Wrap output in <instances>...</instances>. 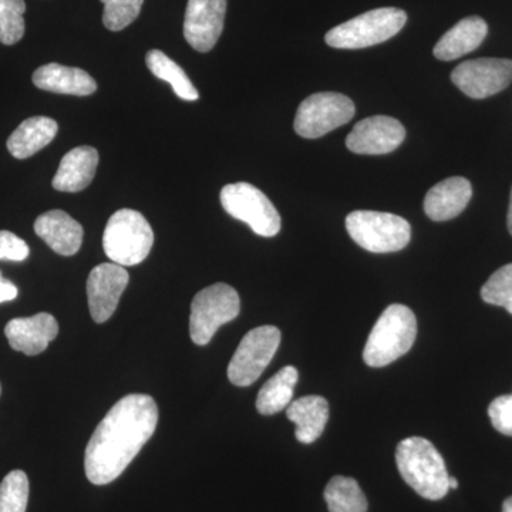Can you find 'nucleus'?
Listing matches in <instances>:
<instances>
[{"mask_svg": "<svg viewBox=\"0 0 512 512\" xmlns=\"http://www.w3.org/2000/svg\"><path fill=\"white\" fill-rule=\"evenodd\" d=\"M417 338V319L407 306L384 309L367 338L363 360L370 367L392 365L413 348Z\"/></svg>", "mask_w": 512, "mask_h": 512, "instance_id": "7ed1b4c3", "label": "nucleus"}, {"mask_svg": "<svg viewBox=\"0 0 512 512\" xmlns=\"http://www.w3.org/2000/svg\"><path fill=\"white\" fill-rule=\"evenodd\" d=\"M508 231L512 235V190H511V200H510V208H508V218H507Z\"/></svg>", "mask_w": 512, "mask_h": 512, "instance_id": "473e14b6", "label": "nucleus"}, {"mask_svg": "<svg viewBox=\"0 0 512 512\" xmlns=\"http://www.w3.org/2000/svg\"><path fill=\"white\" fill-rule=\"evenodd\" d=\"M299 380L298 369L293 366H286L272 376L259 390L256 399V410L262 416H272L288 409L293 402V392Z\"/></svg>", "mask_w": 512, "mask_h": 512, "instance_id": "5701e85b", "label": "nucleus"}, {"mask_svg": "<svg viewBox=\"0 0 512 512\" xmlns=\"http://www.w3.org/2000/svg\"><path fill=\"white\" fill-rule=\"evenodd\" d=\"M481 298L490 305L501 306L512 315V264L495 271L481 288Z\"/></svg>", "mask_w": 512, "mask_h": 512, "instance_id": "cd10ccee", "label": "nucleus"}, {"mask_svg": "<svg viewBox=\"0 0 512 512\" xmlns=\"http://www.w3.org/2000/svg\"><path fill=\"white\" fill-rule=\"evenodd\" d=\"M488 26L484 19L470 16L460 20L454 28L448 30L434 47V56L444 62L456 60L458 57L474 52L487 37Z\"/></svg>", "mask_w": 512, "mask_h": 512, "instance_id": "412c9836", "label": "nucleus"}, {"mask_svg": "<svg viewBox=\"0 0 512 512\" xmlns=\"http://www.w3.org/2000/svg\"><path fill=\"white\" fill-rule=\"evenodd\" d=\"M28 244L10 231H0V261L22 262L28 258Z\"/></svg>", "mask_w": 512, "mask_h": 512, "instance_id": "7c9ffc66", "label": "nucleus"}, {"mask_svg": "<svg viewBox=\"0 0 512 512\" xmlns=\"http://www.w3.org/2000/svg\"><path fill=\"white\" fill-rule=\"evenodd\" d=\"M346 229L359 247L375 254L402 251L412 239L409 222L389 212H350Z\"/></svg>", "mask_w": 512, "mask_h": 512, "instance_id": "423d86ee", "label": "nucleus"}, {"mask_svg": "<svg viewBox=\"0 0 512 512\" xmlns=\"http://www.w3.org/2000/svg\"><path fill=\"white\" fill-rule=\"evenodd\" d=\"M396 464L406 484L426 500L439 501L450 490L444 458L424 437L400 441L396 448Z\"/></svg>", "mask_w": 512, "mask_h": 512, "instance_id": "f03ea898", "label": "nucleus"}, {"mask_svg": "<svg viewBox=\"0 0 512 512\" xmlns=\"http://www.w3.org/2000/svg\"><path fill=\"white\" fill-rule=\"evenodd\" d=\"M154 232L143 215L134 210H120L111 215L103 235V248L114 264L134 266L150 255Z\"/></svg>", "mask_w": 512, "mask_h": 512, "instance_id": "20e7f679", "label": "nucleus"}, {"mask_svg": "<svg viewBox=\"0 0 512 512\" xmlns=\"http://www.w3.org/2000/svg\"><path fill=\"white\" fill-rule=\"evenodd\" d=\"M59 126L49 117L37 116L23 121L8 140V150L18 160L35 156L55 140Z\"/></svg>", "mask_w": 512, "mask_h": 512, "instance_id": "4be33fe9", "label": "nucleus"}, {"mask_svg": "<svg viewBox=\"0 0 512 512\" xmlns=\"http://www.w3.org/2000/svg\"><path fill=\"white\" fill-rule=\"evenodd\" d=\"M99 165V151L82 146L73 148L60 161L59 170L53 178V188L62 192H79L92 184Z\"/></svg>", "mask_w": 512, "mask_h": 512, "instance_id": "6ab92c4d", "label": "nucleus"}, {"mask_svg": "<svg viewBox=\"0 0 512 512\" xmlns=\"http://www.w3.org/2000/svg\"><path fill=\"white\" fill-rule=\"evenodd\" d=\"M228 0H188L184 37L197 52L214 49L224 30Z\"/></svg>", "mask_w": 512, "mask_h": 512, "instance_id": "f8f14e48", "label": "nucleus"}, {"mask_svg": "<svg viewBox=\"0 0 512 512\" xmlns=\"http://www.w3.org/2000/svg\"><path fill=\"white\" fill-rule=\"evenodd\" d=\"M220 198L222 208L235 220L248 224L259 237L272 238L281 231V215L264 192L254 185H225Z\"/></svg>", "mask_w": 512, "mask_h": 512, "instance_id": "6e6552de", "label": "nucleus"}, {"mask_svg": "<svg viewBox=\"0 0 512 512\" xmlns=\"http://www.w3.org/2000/svg\"><path fill=\"white\" fill-rule=\"evenodd\" d=\"M451 82L471 99H487L512 83V60L494 57L468 60L453 70Z\"/></svg>", "mask_w": 512, "mask_h": 512, "instance_id": "9b49d317", "label": "nucleus"}, {"mask_svg": "<svg viewBox=\"0 0 512 512\" xmlns=\"http://www.w3.org/2000/svg\"><path fill=\"white\" fill-rule=\"evenodd\" d=\"M355 111V104L345 94H312L302 101L296 111L293 128L303 138L323 137L335 128L349 123L355 116Z\"/></svg>", "mask_w": 512, "mask_h": 512, "instance_id": "9d476101", "label": "nucleus"}, {"mask_svg": "<svg viewBox=\"0 0 512 512\" xmlns=\"http://www.w3.org/2000/svg\"><path fill=\"white\" fill-rule=\"evenodd\" d=\"M157 423V404L147 394H128L114 404L87 444L84 470L90 483L117 480L153 437Z\"/></svg>", "mask_w": 512, "mask_h": 512, "instance_id": "f257e3e1", "label": "nucleus"}, {"mask_svg": "<svg viewBox=\"0 0 512 512\" xmlns=\"http://www.w3.org/2000/svg\"><path fill=\"white\" fill-rule=\"evenodd\" d=\"M503 512H512V497L504 501Z\"/></svg>", "mask_w": 512, "mask_h": 512, "instance_id": "72a5a7b5", "label": "nucleus"}, {"mask_svg": "<svg viewBox=\"0 0 512 512\" xmlns=\"http://www.w3.org/2000/svg\"><path fill=\"white\" fill-rule=\"evenodd\" d=\"M323 495L329 512H367L366 495L355 478L333 477Z\"/></svg>", "mask_w": 512, "mask_h": 512, "instance_id": "393cba45", "label": "nucleus"}, {"mask_svg": "<svg viewBox=\"0 0 512 512\" xmlns=\"http://www.w3.org/2000/svg\"><path fill=\"white\" fill-rule=\"evenodd\" d=\"M448 487H450V490H456V488H458V481L456 480V478H448Z\"/></svg>", "mask_w": 512, "mask_h": 512, "instance_id": "f704fd0d", "label": "nucleus"}, {"mask_svg": "<svg viewBox=\"0 0 512 512\" xmlns=\"http://www.w3.org/2000/svg\"><path fill=\"white\" fill-rule=\"evenodd\" d=\"M25 0H0V43L16 45L25 36Z\"/></svg>", "mask_w": 512, "mask_h": 512, "instance_id": "bb28decb", "label": "nucleus"}, {"mask_svg": "<svg viewBox=\"0 0 512 512\" xmlns=\"http://www.w3.org/2000/svg\"><path fill=\"white\" fill-rule=\"evenodd\" d=\"M281 338V330L275 326L249 330L229 362V382L238 387L254 384L274 359Z\"/></svg>", "mask_w": 512, "mask_h": 512, "instance_id": "1a4fd4ad", "label": "nucleus"}, {"mask_svg": "<svg viewBox=\"0 0 512 512\" xmlns=\"http://www.w3.org/2000/svg\"><path fill=\"white\" fill-rule=\"evenodd\" d=\"M146 63L150 72L157 77V79L164 80L170 83L173 87L174 93L180 99L187 101L198 100L200 94L195 89L194 84L191 83L190 77L184 72L183 67L178 66L174 60L161 52V50H150L146 56Z\"/></svg>", "mask_w": 512, "mask_h": 512, "instance_id": "b1692460", "label": "nucleus"}, {"mask_svg": "<svg viewBox=\"0 0 512 512\" xmlns=\"http://www.w3.org/2000/svg\"><path fill=\"white\" fill-rule=\"evenodd\" d=\"M406 22L407 15L402 9H373L329 30L325 40L335 49H365L392 39Z\"/></svg>", "mask_w": 512, "mask_h": 512, "instance_id": "39448f33", "label": "nucleus"}, {"mask_svg": "<svg viewBox=\"0 0 512 512\" xmlns=\"http://www.w3.org/2000/svg\"><path fill=\"white\" fill-rule=\"evenodd\" d=\"M473 197L470 181L463 177H451L434 185L424 198V212L430 220H453L466 210Z\"/></svg>", "mask_w": 512, "mask_h": 512, "instance_id": "dca6fc26", "label": "nucleus"}, {"mask_svg": "<svg viewBox=\"0 0 512 512\" xmlns=\"http://www.w3.org/2000/svg\"><path fill=\"white\" fill-rule=\"evenodd\" d=\"M130 275L114 262L96 266L87 279V301L96 323L107 322L116 312L121 295L126 291Z\"/></svg>", "mask_w": 512, "mask_h": 512, "instance_id": "ddd939ff", "label": "nucleus"}, {"mask_svg": "<svg viewBox=\"0 0 512 512\" xmlns=\"http://www.w3.org/2000/svg\"><path fill=\"white\" fill-rule=\"evenodd\" d=\"M33 84L37 89L57 94H72V96H90L96 93V80L89 73L77 67L62 66L49 63L39 67L33 73Z\"/></svg>", "mask_w": 512, "mask_h": 512, "instance_id": "a211bd4d", "label": "nucleus"}, {"mask_svg": "<svg viewBox=\"0 0 512 512\" xmlns=\"http://www.w3.org/2000/svg\"><path fill=\"white\" fill-rule=\"evenodd\" d=\"M29 478L25 471H10L0 484V512H26Z\"/></svg>", "mask_w": 512, "mask_h": 512, "instance_id": "a878e982", "label": "nucleus"}, {"mask_svg": "<svg viewBox=\"0 0 512 512\" xmlns=\"http://www.w3.org/2000/svg\"><path fill=\"white\" fill-rule=\"evenodd\" d=\"M0 394H2V386H0Z\"/></svg>", "mask_w": 512, "mask_h": 512, "instance_id": "c9c22d12", "label": "nucleus"}, {"mask_svg": "<svg viewBox=\"0 0 512 512\" xmlns=\"http://www.w3.org/2000/svg\"><path fill=\"white\" fill-rule=\"evenodd\" d=\"M18 293L16 285L3 278L2 272H0V303L13 301L18 296Z\"/></svg>", "mask_w": 512, "mask_h": 512, "instance_id": "2f4dec72", "label": "nucleus"}, {"mask_svg": "<svg viewBox=\"0 0 512 512\" xmlns=\"http://www.w3.org/2000/svg\"><path fill=\"white\" fill-rule=\"evenodd\" d=\"M241 312L238 292L227 284H214L202 289L191 303L190 336L198 346H205L217 330L232 322Z\"/></svg>", "mask_w": 512, "mask_h": 512, "instance_id": "0eeeda50", "label": "nucleus"}, {"mask_svg": "<svg viewBox=\"0 0 512 512\" xmlns=\"http://www.w3.org/2000/svg\"><path fill=\"white\" fill-rule=\"evenodd\" d=\"M406 128L399 120L387 116L369 117L359 121L346 138V147L352 153L382 156L402 146Z\"/></svg>", "mask_w": 512, "mask_h": 512, "instance_id": "4468645a", "label": "nucleus"}, {"mask_svg": "<svg viewBox=\"0 0 512 512\" xmlns=\"http://www.w3.org/2000/svg\"><path fill=\"white\" fill-rule=\"evenodd\" d=\"M286 417L296 426V440L302 444H312L322 436L328 424V400L322 396H303L293 400L286 409Z\"/></svg>", "mask_w": 512, "mask_h": 512, "instance_id": "aec40b11", "label": "nucleus"}, {"mask_svg": "<svg viewBox=\"0 0 512 512\" xmlns=\"http://www.w3.org/2000/svg\"><path fill=\"white\" fill-rule=\"evenodd\" d=\"M104 5L103 23L111 32H120L140 15L144 0H100Z\"/></svg>", "mask_w": 512, "mask_h": 512, "instance_id": "c85d7f7f", "label": "nucleus"}, {"mask_svg": "<svg viewBox=\"0 0 512 512\" xmlns=\"http://www.w3.org/2000/svg\"><path fill=\"white\" fill-rule=\"evenodd\" d=\"M10 348L28 356L45 352L49 343L59 335V323L50 313H37L30 318L10 320L5 328Z\"/></svg>", "mask_w": 512, "mask_h": 512, "instance_id": "2eb2a0df", "label": "nucleus"}, {"mask_svg": "<svg viewBox=\"0 0 512 512\" xmlns=\"http://www.w3.org/2000/svg\"><path fill=\"white\" fill-rule=\"evenodd\" d=\"M488 416L495 430L512 437V394L497 397L488 407Z\"/></svg>", "mask_w": 512, "mask_h": 512, "instance_id": "c756f323", "label": "nucleus"}, {"mask_svg": "<svg viewBox=\"0 0 512 512\" xmlns=\"http://www.w3.org/2000/svg\"><path fill=\"white\" fill-rule=\"evenodd\" d=\"M35 232L56 254L72 256L82 248L83 227L64 211L53 210L40 215L35 222Z\"/></svg>", "mask_w": 512, "mask_h": 512, "instance_id": "f3484780", "label": "nucleus"}]
</instances>
